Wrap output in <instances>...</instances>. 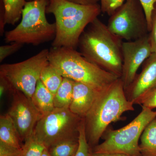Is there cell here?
Wrapping results in <instances>:
<instances>
[{"instance_id": "cell-1", "label": "cell", "mask_w": 156, "mask_h": 156, "mask_svg": "<svg viewBox=\"0 0 156 156\" xmlns=\"http://www.w3.org/2000/svg\"><path fill=\"white\" fill-rule=\"evenodd\" d=\"M46 12L53 14L56 20L52 47L76 49L82 34L101 11L98 4L83 5L66 0H49Z\"/></svg>"}, {"instance_id": "cell-2", "label": "cell", "mask_w": 156, "mask_h": 156, "mask_svg": "<svg viewBox=\"0 0 156 156\" xmlns=\"http://www.w3.org/2000/svg\"><path fill=\"white\" fill-rule=\"evenodd\" d=\"M134 105L128 100L120 78L101 91L84 119L89 146L98 145L108 126L121 120L124 113L134 110Z\"/></svg>"}, {"instance_id": "cell-3", "label": "cell", "mask_w": 156, "mask_h": 156, "mask_svg": "<svg viewBox=\"0 0 156 156\" xmlns=\"http://www.w3.org/2000/svg\"><path fill=\"white\" fill-rule=\"evenodd\" d=\"M122 42L97 17L82 34L78 48L87 60L121 78Z\"/></svg>"}, {"instance_id": "cell-4", "label": "cell", "mask_w": 156, "mask_h": 156, "mask_svg": "<svg viewBox=\"0 0 156 156\" xmlns=\"http://www.w3.org/2000/svg\"><path fill=\"white\" fill-rule=\"evenodd\" d=\"M49 61L63 78L98 91L107 88L120 78L89 61L76 49L52 47L49 50Z\"/></svg>"}, {"instance_id": "cell-5", "label": "cell", "mask_w": 156, "mask_h": 156, "mask_svg": "<svg viewBox=\"0 0 156 156\" xmlns=\"http://www.w3.org/2000/svg\"><path fill=\"white\" fill-rule=\"evenodd\" d=\"M49 2V0L27 2L21 21L15 28L5 32V41L38 46L53 41L56 36V25L55 23L48 22L46 17Z\"/></svg>"}, {"instance_id": "cell-6", "label": "cell", "mask_w": 156, "mask_h": 156, "mask_svg": "<svg viewBox=\"0 0 156 156\" xmlns=\"http://www.w3.org/2000/svg\"><path fill=\"white\" fill-rule=\"evenodd\" d=\"M142 107L138 115L125 127L117 130L107 129L103 135L104 141L95 146L93 152L141 156L139 139L147 126L156 118V111Z\"/></svg>"}, {"instance_id": "cell-7", "label": "cell", "mask_w": 156, "mask_h": 156, "mask_svg": "<svg viewBox=\"0 0 156 156\" xmlns=\"http://www.w3.org/2000/svg\"><path fill=\"white\" fill-rule=\"evenodd\" d=\"M83 119L69 108H55L39 120L33 134L48 149L62 141L78 140Z\"/></svg>"}, {"instance_id": "cell-8", "label": "cell", "mask_w": 156, "mask_h": 156, "mask_svg": "<svg viewBox=\"0 0 156 156\" xmlns=\"http://www.w3.org/2000/svg\"><path fill=\"white\" fill-rule=\"evenodd\" d=\"M49 50L44 49L24 61L1 65L0 77L8 82L11 91L18 90L31 98L43 69L49 63Z\"/></svg>"}, {"instance_id": "cell-9", "label": "cell", "mask_w": 156, "mask_h": 156, "mask_svg": "<svg viewBox=\"0 0 156 156\" xmlns=\"http://www.w3.org/2000/svg\"><path fill=\"white\" fill-rule=\"evenodd\" d=\"M107 26L115 35L126 41H135L147 35V20L139 0H125L110 16Z\"/></svg>"}, {"instance_id": "cell-10", "label": "cell", "mask_w": 156, "mask_h": 156, "mask_svg": "<svg viewBox=\"0 0 156 156\" xmlns=\"http://www.w3.org/2000/svg\"><path fill=\"white\" fill-rule=\"evenodd\" d=\"M12 99L7 113L13 120L20 139L24 142L33 134L37 123L43 115L34 105L31 98L24 93L13 89Z\"/></svg>"}, {"instance_id": "cell-11", "label": "cell", "mask_w": 156, "mask_h": 156, "mask_svg": "<svg viewBox=\"0 0 156 156\" xmlns=\"http://www.w3.org/2000/svg\"><path fill=\"white\" fill-rule=\"evenodd\" d=\"M122 51V68L120 79L126 90L134 81L140 66L151 54L149 35L135 41H123Z\"/></svg>"}, {"instance_id": "cell-12", "label": "cell", "mask_w": 156, "mask_h": 156, "mask_svg": "<svg viewBox=\"0 0 156 156\" xmlns=\"http://www.w3.org/2000/svg\"><path fill=\"white\" fill-rule=\"evenodd\" d=\"M156 88V52L151 53L143 65L141 72L125 90L128 100L137 103L148 92Z\"/></svg>"}, {"instance_id": "cell-13", "label": "cell", "mask_w": 156, "mask_h": 156, "mask_svg": "<svg viewBox=\"0 0 156 156\" xmlns=\"http://www.w3.org/2000/svg\"><path fill=\"white\" fill-rule=\"evenodd\" d=\"M100 91L86 84L75 82L72 100L69 106L70 110L75 115L84 119Z\"/></svg>"}, {"instance_id": "cell-14", "label": "cell", "mask_w": 156, "mask_h": 156, "mask_svg": "<svg viewBox=\"0 0 156 156\" xmlns=\"http://www.w3.org/2000/svg\"><path fill=\"white\" fill-rule=\"evenodd\" d=\"M0 141L17 148L23 144L13 120L8 113L0 116Z\"/></svg>"}, {"instance_id": "cell-15", "label": "cell", "mask_w": 156, "mask_h": 156, "mask_svg": "<svg viewBox=\"0 0 156 156\" xmlns=\"http://www.w3.org/2000/svg\"><path fill=\"white\" fill-rule=\"evenodd\" d=\"M31 98L34 105L43 116L49 113L55 108L54 95L40 80Z\"/></svg>"}, {"instance_id": "cell-16", "label": "cell", "mask_w": 156, "mask_h": 156, "mask_svg": "<svg viewBox=\"0 0 156 156\" xmlns=\"http://www.w3.org/2000/svg\"><path fill=\"white\" fill-rule=\"evenodd\" d=\"M140 141L141 156H156V118L146 127Z\"/></svg>"}, {"instance_id": "cell-17", "label": "cell", "mask_w": 156, "mask_h": 156, "mask_svg": "<svg viewBox=\"0 0 156 156\" xmlns=\"http://www.w3.org/2000/svg\"><path fill=\"white\" fill-rule=\"evenodd\" d=\"M75 81L63 78L61 85L54 95L55 108H69L72 100Z\"/></svg>"}, {"instance_id": "cell-18", "label": "cell", "mask_w": 156, "mask_h": 156, "mask_svg": "<svg viewBox=\"0 0 156 156\" xmlns=\"http://www.w3.org/2000/svg\"><path fill=\"white\" fill-rule=\"evenodd\" d=\"M63 77L53 65L49 64L42 70L40 80L53 95L56 94L63 80Z\"/></svg>"}, {"instance_id": "cell-19", "label": "cell", "mask_w": 156, "mask_h": 156, "mask_svg": "<svg viewBox=\"0 0 156 156\" xmlns=\"http://www.w3.org/2000/svg\"><path fill=\"white\" fill-rule=\"evenodd\" d=\"M26 2V0H1L5 11L6 24L14 25L19 21Z\"/></svg>"}, {"instance_id": "cell-20", "label": "cell", "mask_w": 156, "mask_h": 156, "mask_svg": "<svg viewBox=\"0 0 156 156\" xmlns=\"http://www.w3.org/2000/svg\"><path fill=\"white\" fill-rule=\"evenodd\" d=\"M79 147V139L66 140L48 149L52 156H75Z\"/></svg>"}, {"instance_id": "cell-21", "label": "cell", "mask_w": 156, "mask_h": 156, "mask_svg": "<svg viewBox=\"0 0 156 156\" xmlns=\"http://www.w3.org/2000/svg\"><path fill=\"white\" fill-rule=\"evenodd\" d=\"M45 148L44 146L33 134L24 140L20 156H41Z\"/></svg>"}, {"instance_id": "cell-22", "label": "cell", "mask_w": 156, "mask_h": 156, "mask_svg": "<svg viewBox=\"0 0 156 156\" xmlns=\"http://www.w3.org/2000/svg\"><path fill=\"white\" fill-rule=\"evenodd\" d=\"M91 152L85 132V121L83 119L79 128V147L75 156H90Z\"/></svg>"}, {"instance_id": "cell-23", "label": "cell", "mask_w": 156, "mask_h": 156, "mask_svg": "<svg viewBox=\"0 0 156 156\" xmlns=\"http://www.w3.org/2000/svg\"><path fill=\"white\" fill-rule=\"evenodd\" d=\"M101 12L111 16L125 2V0H99Z\"/></svg>"}, {"instance_id": "cell-24", "label": "cell", "mask_w": 156, "mask_h": 156, "mask_svg": "<svg viewBox=\"0 0 156 156\" xmlns=\"http://www.w3.org/2000/svg\"><path fill=\"white\" fill-rule=\"evenodd\" d=\"M23 44L17 42H12L10 44L2 45L0 47V62L16 53L21 49Z\"/></svg>"}, {"instance_id": "cell-25", "label": "cell", "mask_w": 156, "mask_h": 156, "mask_svg": "<svg viewBox=\"0 0 156 156\" xmlns=\"http://www.w3.org/2000/svg\"><path fill=\"white\" fill-rule=\"evenodd\" d=\"M136 104L140 105L151 109L156 108V88L148 92L141 98Z\"/></svg>"}, {"instance_id": "cell-26", "label": "cell", "mask_w": 156, "mask_h": 156, "mask_svg": "<svg viewBox=\"0 0 156 156\" xmlns=\"http://www.w3.org/2000/svg\"><path fill=\"white\" fill-rule=\"evenodd\" d=\"M145 12L147 20L148 30L150 32L151 28V15L156 0H139Z\"/></svg>"}, {"instance_id": "cell-27", "label": "cell", "mask_w": 156, "mask_h": 156, "mask_svg": "<svg viewBox=\"0 0 156 156\" xmlns=\"http://www.w3.org/2000/svg\"><path fill=\"white\" fill-rule=\"evenodd\" d=\"M149 35L152 53L156 52V3L151 15V28Z\"/></svg>"}, {"instance_id": "cell-28", "label": "cell", "mask_w": 156, "mask_h": 156, "mask_svg": "<svg viewBox=\"0 0 156 156\" xmlns=\"http://www.w3.org/2000/svg\"><path fill=\"white\" fill-rule=\"evenodd\" d=\"M21 149L17 148L0 141V156H20Z\"/></svg>"}, {"instance_id": "cell-29", "label": "cell", "mask_w": 156, "mask_h": 156, "mask_svg": "<svg viewBox=\"0 0 156 156\" xmlns=\"http://www.w3.org/2000/svg\"><path fill=\"white\" fill-rule=\"evenodd\" d=\"M11 87L8 82L4 78L0 77V96L3 95L8 92H11Z\"/></svg>"}, {"instance_id": "cell-30", "label": "cell", "mask_w": 156, "mask_h": 156, "mask_svg": "<svg viewBox=\"0 0 156 156\" xmlns=\"http://www.w3.org/2000/svg\"><path fill=\"white\" fill-rule=\"evenodd\" d=\"M90 156H131L126 154L118 153L91 152Z\"/></svg>"}, {"instance_id": "cell-31", "label": "cell", "mask_w": 156, "mask_h": 156, "mask_svg": "<svg viewBox=\"0 0 156 156\" xmlns=\"http://www.w3.org/2000/svg\"><path fill=\"white\" fill-rule=\"evenodd\" d=\"M69 2L83 5H95L98 4L99 0H66Z\"/></svg>"}, {"instance_id": "cell-32", "label": "cell", "mask_w": 156, "mask_h": 156, "mask_svg": "<svg viewBox=\"0 0 156 156\" xmlns=\"http://www.w3.org/2000/svg\"><path fill=\"white\" fill-rule=\"evenodd\" d=\"M41 156H52L50 154V152H49V150L48 148L45 149L43 151V153H42Z\"/></svg>"}, {"instance_id": "cell-33", "label": "cell", "mask_w": 156, "mask_h": 156, "mask_svg": "<svg viewBox=\"0 0 156 156\" xmlns=\"http://www.w3.org/2000/svg\"><path fill=\"white\" fill-rule=\"evenodd\" d=\"M26 2H30V1H35V0H26Z\"/></svg>"}]
</instances>
